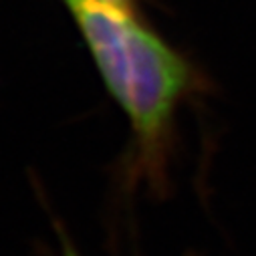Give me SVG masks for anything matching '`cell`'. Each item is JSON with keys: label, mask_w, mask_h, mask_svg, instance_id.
<instances>
[{"label": "cell", "mask_w": 256, "mask_h": 256, "mask_svg": "<svg viewBox=\"0 0 256 256\" xmlns=\"http://www.w3.org/2000/svg\"><path fill=\"white\" fill-rule=\"evenodd\" d=\"M65 254H67V256H75V252H71V250H67Z\"/></svg>", "instance_id": "cell-2"}, {"label": "cell", "mask_w": 256, "mask_h": 256, "mask_svg": "<svg viewBox=\"0 0 256 256\" xmlns=\"http://www.w3.org/2000/svg\"><path fill=\"white\" fill-rule=\"evenodd\" d=\"M105 81L132 127V174L152 188L168 178L176 113L192 87L188 62L132 8L105 0H67Z\"/></svg>", "instance_id": "cell-1"}]
</instances>
